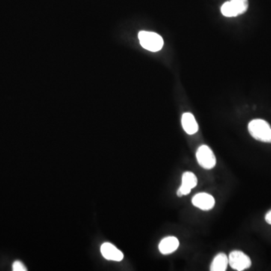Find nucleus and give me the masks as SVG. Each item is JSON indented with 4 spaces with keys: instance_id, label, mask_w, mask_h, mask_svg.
<instances>
[{
    "instance_id": "20e7f679",
    "label": "nucleus",
    "mask_w": 271,
    "mask_h": 271,
    "mask_svg": "<svg viewBox=\"0 0 271 271\" xmlns=\"http://www.w3.org/2000/svg\"><path fill=\"white\" fill-rule=\"evenodd\" d=\"M196 157L200 166L204 169H211L216 166V156L211 148L207 145H203L198 148Z\"/></svg>"
},
{
    "instance_id": "423d86ee",
    "label": "nucleus",
    "mask_w": 271,
    "mask_h": 271,
    "mask_svg": "<svg viewBox=\"0 0 271 271\" xmlns=\"http://www.w3.org/2000/svg\"><path fill=\"white\" fill-rule=\"evenodd\" d=\"M197 185H198V178L195 173L192 172H184L182 178V186L177 191V196L183 197L189 195L192 189Z\"/></svg>"
},
{
    "instance_id": "9d476101",
    "label": "nucleus",
    "mask_w": 271,
    "mask_h": 271,
    "mask_svg": "<svg viewBox=\"0 0 271 271\" xmlns=\"http://www.w3.org/2000/svg\"><path fill=\"white\" fill-rule=\"evenodd\" d=\"M182 125L183 129L189 135L196 134L198 131V125L195 116L190 113H184L182 117Z\"/></svg>"
},
{
    "instance_id": "6e6552de",
    "label": "nucleus",
    "mask_w": 271,
    "mask_h": 271,
    "mask_svg": "<svg viewBox=\"0 0 271 271\" xmlns=\"http://www.w3.org/2000/svg\"><path fill=\"white\" fill-rule=\"evenodd\" d=\"M101 253L104 258L111 261H121L124 258L123 253L110 243H105L101 246Z\"/></svg>"
},
{
    "instance_id": "ddd939ff",
    "label": "nucleus",
    "mask_w": 271,
    "mask_h": 271,
    "mask_svg": "<svg viewBox=\"0 0 271 271\" xmlns=\"http://www.w3.org/2000/svg\"><path fill=\"white\" fill-rule=\"evenodd\" d=\"M265 221L267 224L271 225V210H270V211H269L268 213L266 214Z\"/></svg>"
},
{
    "instance_id": "1a4fd4ad",
    "label": "nucleus",
    "mask_w": 271,
    "mask_h": 271,
    "mask_svg": "<svg viewBox=\"0 0 271 271\" xmlns=\"http://www.w3.org/2000/svg\"><path fill=\"white\" fill-rule=\"evenodd\" d=\"M179 241L175 237H167L163 238L159 243V250L163 255H169L178 249Z\"/></svg>"
},
{
    "instance_id": "f257e3e1",
    "label": "nucleus",
    "mask_w": 271,
    "mask_h": 271,
    "mask_svg": "<svg viewBox=\"0 0 271 271\" xmlns=\"http://www.w3.org/2000/svg\"><path fill=\"white\" fill-rule=\"evenodd\" d=\"M249 134L257 140L271 143V128L266 121L255 119L248 125Z\"/></svg>"
},
{
    "instance_id": "9b49d317",
    "label": "nucleus",
    "mask_w": 271,
    "mask_h": 271,
    "mask_svg": "<svg viewBox=\"0 0 271 271\" xmlns=\"http://www.w3.org/2000/svg\"><path fill=\"white\" fill-rule=\"evenodd\" d=\"M228 264H229V261L226 254L219 253L213 259L210 265V270L225 271L226 270Z\"/></svg>"
},
{
    "instance_id": "39448f33",
    "label": "nucleus",
    "mask_w": 271,
    "mask_h": 271,
    "mask_svg": "<svg viewBox=\"0 0 271 271\" xmlns=\"http://www.w3.org/2000/svg\"><path fill=\"white\" fill-rule=\"evenodd\" d=\"M228 261L231 268L238 271L246 270L252 265V261L249 257L239 250L232 251L228 257Z\"/></svg>"
},
{
    "instance_id": "0eeeda50",
    "label": "nucleus",
    "mask_w": 271,
    "mask_h": 271,
    "mask_svg": "<svg viewBox=\"0 0 271 271\" xmlns=\"http://www.w3.org/2000/svg\"><path fill=\"white\" fill-rule=\"evenodd\" d=\"M215 199L207 193L197 194L192 198V204L202 210H210L215 206Z\"/></svg>"
},
{
    "instance_id": "f8f14e48",
    "label": "nucleus",
    "mask_w": 271,
    "mask_h": 271,
    "mask_svg": "<svg viewBox=\"0 0 271 271\" xmlns=\"http://www.w3.org/2000/svg\"><path fill=\"white\" fill-rule=\"evenodd\" d=\"M12 270L14 271H26L27 268H26L23 263H21V261H17L14 262Z\"/></svg>"
},
{
    "instance_id": "f03ea898",
    "label": "nucleus",
    "mask_w": 271,
    "mask_h": 271,
    "mask_svg": "<svg viewBox=\"0 0 271 271\" xmlns=\"http://www.w3.org/2000/svg\"><path fill=\"white\" fill-rule=\"evenodd\" d=\"M139 42L142 48L152 52L161 50L163 46V39L160 35L153 32L140 31L138 35Z\"/></svg>"
},
{
    "instance_id": "7ed1b4c3",
    "label": "nucleus",
    "mask_w": 271,
    "mask_h": 271,
    "mask_svg": "<svg viewBox=\"0 0 271 271\" xmlns=\"http://www.w3.org/2000/svg\"><path fill=\"white\" fill-rule=\"evenodd\" d=\"M249 7L248 0H230L222 5L221 12L224 16L233 18L243 15Z\"/></svg>"
}]
</instances>
